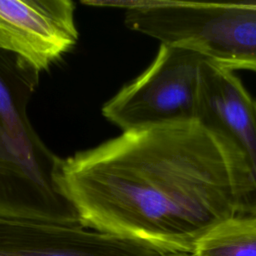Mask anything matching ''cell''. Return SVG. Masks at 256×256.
Masks as SVG:
<instances>
[{"label": "cell", "mask_w": 256, "mask_h": 256, "mask_svg": "<svg viewBox=\"0 0 256 256\" xmlns=\"http://www.w3.org/2000/svg\"><path fill=\"white\" fill-rule=\"evenodd\" d=\"M206 58L186 47L161 43L150 65L102 106L123 131L196 120Z\"/></svg>", "instance_id": "obj_4"}, {"label": "cell", "mask_w": 256, "mask_h": 256, "mask_svg": "<svg viewBox=\"0 0 256 256\" xmlns=\"http://www.w3.org/2000/svg\"><path fill=\"white\" fill-rule=\"evenodd\" d=\"M166 256H191L190 253H168Z\"/></svg>", "instance_id": "obj_8"}, {"label": "cell", "mask_w": 256, "mask_h": 256, "mask_svg": "<svg viewBox=\"0 0 256 256\" xmlns=\"http://www.w3.org/2000/svg\"><path fill=\"white\" fill-rule=\"evenodd\" d=\"M132 30L194 50L231 71L256 72V1L185 0L121 2Z\"/></svg>", "instance_id": "obj_3"}, {"label": "cell", "mask_w": 256, "mask_h": 256, "mask_svg": "<svg viewBox=\"0 0 256 256\" xmlns=\"http://www.w3.org/2000/svg\"><path fill=\"white\" fill-rule=\"evenodd\" d=\"M62 189L80 224L190 253L217 223L243 213V181L224 143L197 120L123 131L63 159Z\"/></svg>", "instance_id": "obj_1"}, {"label": "cell", "mask_w": 256, "mask_h": 256, "mask_svg": "<svg viewBox=\"0 0 256 256\" xmlns=\"http://www.w3.org/2000/svg\"><path fill=\"white\" fill-rule=\"evenodd\" d=\"M75 11L70 0H0V50L49 70L77 44Z\"/></svg>", "instance_id": "obj_6"}, {"label": "cell", "mask_w": 256, "mask_h": 256, "mask_svg": "<svg viewBox=\"0 0 256 256\" xmlns=\"http://www.w3.org/2000/svg\"><path fill=\"white\" fill-rule=\"evenodd\" d=\"M255 111H256V99H255Z\"/></svg>", "instance_id": "obj_9"}, {"label": "cell", "mask_w": 256, "mask_h": 256, "mask_svg": "<svg viewBox=\"0 0 256 256\" xmlns=\"http://www.w3.org/2000/svg\"><path fill=\"white\" fill-rule=\"evenodd\" d=\"M38 81V72L0 50V217L78 226L60 183L63 158L28 116Z\"/></svg>", "instance_id": "obj_2"}, {"label": "cell", "mask_w": 256, "mask_h": 256, "mask_svg": "<svg viewBox=\"0 0 256 256\" xmlns=\"http://www.w3.org/2000/svg\"><path fill=\"white\" fill-rule=\"evenodd\" d=\"M196 120L214 133L235 159L243 181L244 214L256 212L255 99L231 70L206 59Z\"/></svg>", "instance_id": "obj_5"}, {"label": "cell", "mask_w": 256, "mask_h": 256, "mask_svg": "<svg viewBox=\"0 0 256 256\" xmlns=\"http://www.w3.org/2000/svg\"><path fill=\"white\" fill-rule=\"evenodd\" d=\"M191 256H256V212L237 214L203 233Z\"/></svg>", "instance_id": "obj_7"}]
</instances>
